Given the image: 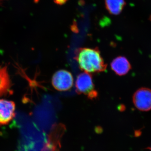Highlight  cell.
Here are the masks:
<instances>
[{"instance_id":"1","label":"cell","mask_w":151,"mask_h":151,"mask_svg":"<svg viewBox=\"0 0 151 151\" xmlns=\"http://www.w3.org/2000/svg\"><path fill=\"white\" fill-rule=\"evenodd\" d=\"M74 59L84 72L99 73L106 70L107 65L98 48L81 47L75 52Z\"/></svg>"},{"instance_id":"2","label":"cell","mask_w":151,"mask_h":151,"mask_svg":"<svg viewBox=\"0 0 151 151\" xmlns=\"http://www.w3.org/2000/svg\"><path fill=\"white\" fill-rule=\"evenodd\" d=\"M76 91L78 94H83L90 100H94L98 97L90 73L83 72L77 76L76 81Z\"/></svg>"},{"instance_id":"3","label":"cell","mask_w":151,"mask_h":151,"mask_svg":"<svg viewBox=\"0 0 151 151\" xmlns=\"http://www.w3.org/2000/svg\"><path fill=\"white\" fill-rule=\"evenodd\" d=\"M51 82L53 87L58 91H67L73 86V76L68 70H59L52 76Z\"/></svg>"},{"instance_id":"4","label":"cell","mask_w":151,"mask_h":151,"mask_svg":"<svg viewBox=\"0 0 151 151\" xmlns=\"http://www.w3.org/2000/svg\"><path fill=\"white\" fill-rule=\"evenodd\" d=\"M133 102L135 107L139 111H150L151 89L145 87L138 89L133 95Z\"/></svg>"},{"instance_id":"5","label":"cell","mask_w":151,"mask_h":151,"mask_svg":"<svg viewBox=\"0 0 151 151\" xmlns=\"http://www.w3.org/2000/svg\"><path fill=\"white\" fill-rule=\"evenodd\" d=\"M15 109L13 101L0 99V126L9 124L15 118Z\"/></svg>"},{"instance_id":"6","label":"cell","mask_w":151,"mask_h":151,"mask_svg":"<svg viewBox=\"0 0 151 151\" xmlns=\"http://www.w3.org/2000/svg\"><path fill=\"white\" fill-rule=\"evenodd\" d=\"M12 85L7 66L0 65V97L12 94Z\"/></svg>"},{"instance_id":"7","label":"cell","mask_w":151,"mask_h":151,"mask_svg":"<svg viewBox=\"0 0 151 151\" xmlns=\"http://www.w3.org/2000/svg\"><path fill=\"white\" fill-rule=\"evenodd\" d=\"M111 69L115 73L120 76L127 74L132 68L128 59L122 56L114 58L111 63Z\"/></svg>"},{"instance_id":"8","label":"cell","mask_w":151,"mask_h":151,"mask_svg":"<svg viewBox=\"0 0 151 151\" xmlns=\"http://www.w3.org/2000/svg\"><path fill=\"white\" fill-rule=\"evenodd\" d=\"M105 2L109 13L114 15L121 14L126 4L124 0H105Z\"/></svg>"},{"instance_id":"9","label":"cell","mask_w":151,"mask_h":151,"mask_svg":"<svg viewBox=\"0 0 151 151\" xmlns=\"http://www.w3.org/2000/svg\"><path fill=\"white\" fill-rule=\"evenodd\" d=\"M111 23V21L108 19V18L105 17L100 21V24L101 26L105 27V26H107L108 24H110Z\"/></svg>"},{"instance_id":"10","label":"cell","mask_w":151,"mask_h":151,"mask_svg":"<svg viewBox=\"0 0 151 151\" xmlns=\"http://www.w3.org/2000/svg\"><path fill=\"white\" fill-rule=\"evenodd\" d=\"M70 29L73 32L76 33H78L79 32L77 24L75 21L73 22V23L70 26Z\"/></svg>"},{"instance_id":"11","label":"cell","mask_w":151,"mask_h":151,"mask_svg":"<svg viewBox=\"0 0 151 151\" xmlns=\"http://www.w3.org/2000/svg\"><path fill=\"white\" fill-rule=\"evenodd\" d=\"M68 0H54V2L58 5H63L67 2Z\"/></svg>"},{"instance_id":"12","label":"cell","mask_w":151,"mask_h":151,"mask_svg":"<svg viewBox=\"0 0 151 151\" xmlns=\"http://www.w3.org/2000/svg\"><path fill=\"white\" fill-rule=\"evenodd\" d=\"M149 149H150V150L151 151V146L150 147H149Z\"/></svg>"},{"instance_id":"13","label":"cell","mask_w":151,"mask_h":151,"mask_svg":"<svg viewBox=\"0 0 151 151\" xmlns=\"http://www.w3.org/2000/svg\"><path fill=\"white\" fill-rule=\"evenodd\" d=\"M150 21H151V15L150 16Z\"/></svg>"}]
</instances>
